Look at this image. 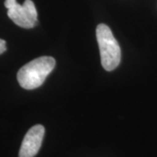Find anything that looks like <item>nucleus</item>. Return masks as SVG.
<instances>
[{
    "mask_svg": "<svg viewBox=\"0 0 157 157\" xmlns=\"http://www.w3.org/2000/svg\"><path fill=\"white\" fill-rule=\"evenodd\" d=\"M56 65L52 57L43 56L30 61L19 69L17 78L21 87L33 90L39 87L45 82Z\"/></svg>",
    "mask_w": 157,
    "mask_h": 157,
    "instance_id": "nucleus-1",
    "label": "nucleus"
},
{
    "mask_svg": "<svg viewBox=\"0 0 157 157\" xmlns=\"http://www.w3.org/2000/svg\"><path fill=\"white\" fill-rule=\"evenodd\" d=\"M45 135L42 125H35L29 129L20 147L18 157H34L39 152Z\"/></svg>",
    "mask_w": 157,
    "mask_h": 157,
    "instance_id": "nucleus-4",
    "label": "nucleus"
},
{
    "mask_svg": "<svg viewBox=\"0 0 157 157\" xmlns=\"http://www.w3.org/2000/svg\"><path fill=\"white\" fill-rule=\"evenodd\" d=\"M96 38L101 52V65L106 71L111 72L120 65L121 47L110 28L105 24H100L97 26Z\"/></svg>",
    "mask_w": 157,
    "mask_h": 157,
    "instance_id": "nucleus-2",
    "label": "nucleus"
},
{
    "mask_svg": "<svg viewBox=\"0 0 157 157\" xmlns=\"http://www.w3.org/2000/svg\"><path fill=\"white\" fill-rule=\"evenodd\" d=\"M6 51V42L4 39H0V54L4 53Z\"/></svg>",
    "mask_w": 157,
    "mask_h": 157,
    "instance_id": "nucleus-5",
    "label": "nucleus"
},
{
    "mask_svg": "<svg viewBox=\"0 0 157 157\" xmlns=\"http://www.w3.org/2000/svg\"><path fill=\"white\" fill-rule=\"evenodd\" d=\"M16 3H17L16 0H6V2H5V6L6 7V9H9V8H11L12 6H14Z\"/></svg>",
    "mask_w": 157,
    "mask_h": 157,
    "instance_id": "nucleus-6",
    "label": "nucleus"
},
{
    "mask_svg": "<svg viewBox=\"0 0 157 157\" xmlns=\"http://www.w3.org/2000/svg\"><path fill=\"white\" fill-rule=\"evenodd\" d=\"M7 10L8 17L22 28H33L38 23V12L32 0H25L23 5L17 2Z\"/></svg>",
    "mask_w": 157,
    "mask_h": 157,
    "instance_id": "nucleus-3",
    "label": "nucleus"
}]
</instances>
